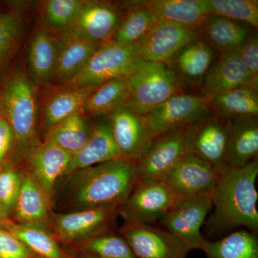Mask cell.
I'll use <instances>...</instances> for the list:
<instances>
[{"label":"cell","instance_id":"ffe728a7","mask_svg":"<svg viewBox=\"0 0 258 258\" xmlns=\"http://www.w3.org/2000/svg\"><path fill=\"white\" fill-rule=\"evenodd\" d=\"M258 116L230 119L226 168L245 166L257 159Z\"/></svg>","mask_w":258,"mask_h":258},{"label":"cell","instance_id":"8d00e7d4","mask_svg":"<svg viewBox=\"0 0 258 258\" xmlns=\"http://www.w3.org/2000/svg\"><path fill=\"white\" fill-rule=\"evenodd\" d=\"M23 29V19L18 13H0V67L9 60L16 50Z\"/></svg>","mask_w":258,"mask_h":258},{"label":"cell","instance_id":"4316f807","mask_svg":"<svg viewBox=\"0 0 258 258\" xmlns=\"http://www.w3.org/2000/svg\"><path fill=\"white\" fill-rule=\"evenodd\" d=\"M128 78L111 80L95 88L81 112L88 115H108L129 101Z\"/></svg>","mask_w":258,"mask_h":258},{"label":"cell","instance_id":"7c38bea8","mask_svg":"<svg viewBox=\"0 0 258 258\" xmlns=\"http://www.w3.org/2000/svg\"><path fill=\"white\" fill-rule=\"evenodd\" d=\"M120 8L105 2H86L64 34L101 45L111 41L123 19Z\"/></svg>","mask_w":258,"mask_h":258},{"label":"cell","instance_id":"d4e9b609","mask_svg":"<svg viewBox=\"0 0 258 258\" xmlns=\"http://www.w3.org/2000/svg\"><path fill=\"white\" fill-rule=\"evenodd\" d=\"M206 97L212 115L225 119L258 116V90L253 88L244 86Z\"/></svg>","mask_w":258,"mask_h":258},{"label":"cell","instance_id":"484cf974","mask_svg":"<svg viewBox=\"0 0 258 258\" xmlns=\"http://www.w3.org/2000/svg\"><path fill=\"white\" fill-rule=\"evenodd\" d=\"M58 52V41L45 30H37L28 49L29 69L37 82L53 79Z\"/></svg>","mask_w":258,"mask_h":258},{"label":"cell","instance_id":"5bb4252c","mask_svg":"<svg viewBox=\"0 0 258 258\" xmlns=\"http://www.w3.org/2000/svg\"><path fill=\"white\" fill-rule=\"evenodd\" d=\"M219 174L213 167L195 154L186 153L161 178L179 195L211 194Z\"/></svg>","mask_w":258,"mask_h":258},{"label":"cell","instance_id":"7402d4cb","mask_svg":"<svg viewBox=\"0 0 258 258\" xmlns=\"http://www.w3.org/2000/svg\"><path fill=\"white\" fill-rule=\"evenodd\" d=\"M195 30L200 39L219 53L237 50L250 34L244 24L210 14Z\"/></svg>","mask_w":258,"mask_h":258},{"label":"cell","instance_id":"44dd1931","mask_svg":"<svg viewBox=\"0 0 258 258\" xmlns=\"http://www.w3.org/2000/svg\"><path fill=\"white\" fill-rule=\"evenodd\" d=\"M71 157L69 153L47 141L34 150L31 157L32 176L49 200L57 180L64 176Z\"/></svg>","mask_w":258,"mask_h":258},{"label":"cell","instance_id":"8992f818","mask_svg":"<svg viewBox=\"0 0 258 258\" xmlns=\"http://www.w3.org/2000/svg\"><path fill=\"white\" fill-rule=\"evenodd\" d=\"M179 196L164 180L141 178L118 213L125 225H150L162 219Z\"/></svg>","mask_w":258,"mask_h":258},{"label":"cell","instance_id":"3957f363","mask_svg":"<svg viewBox=\"0 0 258 258\" xmlns=\"http://www.w3.org/2000/svg\"><path fill=\"white\" fill-rule=\"evenodd\" d=\"M0 116L9 123L19 145L35 144L37 118V90L26 74L18 71L0 89Z\"/></svg>","mask_w":258,"mask_h":258},{"label":"cell","instance_id":"e0dca14e","mask_svg":"<svg viewBox=\"0 0 258 258\" xmlns=\"http://www.w3.org/2000/svg\"><path fill=\"white\" fill-rule=\"evenodd\" d=\"M215 58L216 51L200 38L180 48L164 63L175 74L183 88H202Z\"/></svg>","mask_w":258,"mask_h":258},{"label":"cell","instance_id":"4dcf8cb0","mask_svg":"<svg viewBox=\"0 0 258 258\" xmlns=\"http://www.w3.org/2000/svg\"><path fill=\"white\" fill-rule=\"evenodd\" d=\"M128 13L122 19L111 41L122 45H134L157 23L151 10L140 1L126 3Z\"/></svg>","mask_w":258,"mask_h":258},{"label":"cell","instance_id":"cb8c5ba5","mask_svg":"<svg viewBox=\"0 0 258 258\" xmlns=\"http://www.w3.org/2000/svg\"><path fill=\"white\" fill-rule=\"evenodd\" d=\"M100 45L62 33L52 81L66 83L84 68Z\"/></svg>","mask_w":258,"mask_h":258},{"label":"cell","instance_id":"ab89813d","mask_svg":"<svg viewBox=\"0 0 258 258\" xmlns=\"http://www.w3.org/2000/svg\"><path fill=\"white\" fill-rule=\"evenodd\" d=\"M33 252L9 231L0 228V258H32Z\"/></svg>","mask_w":258,"mask_h":258},{"label":"cell","instance_id":"52a82bcc","mask_svg":"<svg viewBox=\"0 0 258 258\" xmlns=\"http://www.w3.org/2000/svg\"><path fill=\"white\" fill-rule=\"evenodd\" d=\"M212 209L211 194L179 195L160 221L190 250H203L207 240L201 229Z\"/></svg>","mask_w":258,"mask_h":258},{"label":"cell","instance_id":"5b68a950","mask_svg":"<svg viewBox=\"0 0 258 258\" xmlns=\"http://www.w3.org/2000/svg\"><path fill=\"white\" fill-rule=\"evenodd\" d=\"M135 45L102 43L81 71L64 83V88H95L111 80L128 78L139 60Z\"/></svg>","mask_w":258,"mask_h":258},{"label":"cell","instance_id":"ee69618b","mask_svg":"<svg viewBox=\"0 0 258 258\" xmlns=\"http://www.w3.org/2000/svg\"><path fill=\"white\" fill-rule=\"evenodd\" d=\"M37 258H44V257H37Z\"/></svg>","mask_w":258,"mask_h":258},{"label":"cell","instance_id":"30bf717a","mask_svg":"<svg viewBox=\"0 0 258 258\" xmlns=\"http://www.w3.org/2000/svg\"><path fill=\"white\" fill-rule=\"evenodd\" d=\"M121 235L137 258H187L190 249L168 230L147 225H125Z\"/></svg>","mask_w":258,"mask_h":258},{"label":"cell","instance_id":"60d3db41","mask_svg":"<svg viewBox=\"0 0 258 258\" xmlns=\"http://www.w3.org/2000/svg\"><path fill=\"white\" fill-rule=\"evenodd\" d=\"M15 138L9 123L0 116V164L9 153Z\"/></svg>","mask_w":258,"mask_h":258},{"label":"cell","instance_id":"d6a6232c","mask_svg":"<svg viewBox=\"0 0 258 258\" xmlns=\"http://www.w3.org/2000/svg\"><path fill=\"white\" fill-rule=\"evenodd\" d=\"M5 227L32 252L38 254L39 257L63 258L55 240L36 226L8 222Z\"/></svg>","mask_w":258,"mask_h":258},{"label":"cell","instance_id":"7bdbcfd3","mask_svg":"<svg viewBox=\"0 0 258 258\" xmlns=\"http://www.w3.org/2000/svg\"><path fill=\"white\" fill-rule=\"evenodd\" d=\"M84 258H96V257H95L94 256L91 255V254H86V256H85Z\"/></svg>","mask_w":258,"mask_h":258},{"label":"cell","instance_id":"7a4b0ae2","mask_svg":"<svg viewBox=\"0 0 258 258\" xmlns=\"http://www.w3.org/2000/svg\"><path fill=\"white\" fill-rule=\"evenodd\" d=\"M257 159L241 167L226 168L219 174L211 193L214 211L208 220L210 232L245 227L257 233Z\"/></svg>","mask_w":258,"mask_h":258},{"label":"cell","instance_id":"d6986e66","mask_svg":"<svg viewBox=\"0 0 258 258\" xmlns=\"http://www.w3.org/2000/svg\"><path fill=\"white\" fill-rule=\"evenodd\" d=\"M122 159L112 135L109 122H101L91 130L86 144L71 157L64 176L113 159Z\"/></svg>","mask_w":258,"mask_h":258},{"label":"cell","instance_id":"4fadbf2b","mask_svg":"<svg viewBox=\"0 0 258 258\" xmlns=\"http://www.w3.org/2000/svg\"><path fill=\"white\" fill-rule=\"evenodd\" d=\"M186 153L184 129L153 137L137 161L140 179H161Z\"/></svg>","mask_w":258,"mask_h":258},{"label":"cell","instance_id":"b9f144b4","mask_svg":"<svg viewBox=\"0 0 258 258\" xmlns=\"http://www.w3.org/2000/svg\"><path fill=\"white\" fill-rule=\"evenodd\" d=\"M8 222V212L0 203V226H5Z\"/></svg>","mask_w":258,"mask_h":258},{"label":"cell","instance_id":"83f0119b","mask_svg":"<svg viewBox=\"0 0 258 258\" xmlns=\"http://www.w3.org/2000/svg\"><path fill=\"white\" fill-rule=\"evenodd\" d=\"M48 198L32 176L23 177L14 210L20 224L36 226L46 218Z\"/></svg>","mask_w":258,"mask_h":258},{"label":"cell","instance_id":"d590c367","mask_svg":"<svg viewBox=\"0 0 258 258\" xmlns=\"http://www.w3.org/2000/svg\"><path fill=\"white\" fill-rule=\"evenodd\" d=\"M82 247L96 258H137L121 235L97 236L83 241Z\"/></svg>","mask_w":258,"mask_h":258},{"label":"cell","instance_id":"f1b7e54d","mask_svg":"<svg viewBox=\"0 0 258 258\" xmlns=\"http://www.w3.org/2000/svg\"><path fill=\"white\" fill-rule=\"evenodd\" d=\"M203 251L208 258H258L257 234L237 230L221 240H207Z\"/></svg>","mask_w":258,"mask_h":258},{"label":"cell","instance_id":"e575fe53","mask_svg":"<svg viewBox=\"0 0 258 258\" xmlns=\"http://www.w3.org/2000/svg\"><path fill=\"white\" fill-rule=\"evenodd\" d=\"M85 3L80 0L47 1L43 10L45 23L53 30L66 31L79 16Z\"/></svg>","mask_w":258,"mask_h":258},{"label":"cell","instance_id":"ba28073f","mask_svg":"<svg viewBox=\"0 0 258 258\" xmlns=\"http://www.w3.org/2000/svg\"><path fill=\"white\" fill-rule=\"evenodd\" d=\"M210 113L206 96L181 93L161 103L143 119L151 139L171 131L184 129Z\"/></svg>","mask_w":258,"mask_h":258},{"label":"cell","instance_id":"2e32d148","mask_svg":"<svg viewBox=\"0 0 258 258\" xmlns=\"http://www.w3.org/2000/svg\"><path fill=\"white\" fill-rule=\"evenodd\" d=\"M112 135L122 159L137 161L150 140L143 117L127 102L108 115Z\"/></svg>","mask_w":258,"mask_h":258},{"label":"cell","instance_id":"8fae6325","mask_svg":"<svg viewBox=\"0 0 258 258\" xmlns=\"http://www.w3.org/2000/svg\"><path fill=\"white\" fill-rule=\"evenodd\" d=\"M198 39L195 29L179 24L159 22L134 45L141 60L165 62L180 48Z\"/></svg>","mask_w":258,"mask_h":258},{"label":"cell","instance_id":"836d02e7","mask_svg":"<svg viewBox=\"0 0 258 258\" xmlns=\"http://www.w3.org/2000/svg\"><path fill=\"white\" fill-rule=\"evenodd\" d=\"M209 13L246 24L258 26L257 0H207Z\"/></svg>","mask_w":258,"mask_h":258},{"label":"cell","instance_id":"6da1fadb","mask_svg":"<svg viewBox=\"0 0 258 258\" xmlns=\"http://www.w3.org/2000/svg\"><path fill=\"white\" fill-rule=\"evenodd\" d=\"M140 179L137 161L116 159L69 175L57 198L66 212L118 207L125 203Z\"/></svg>","mask_w":258,"mask_h":258},{"label":"cell","instance_id":"f546056e","mask_svg":"<svg viewBox=\"0 0 258 258\" xmlns=\"http://www.w3.org/2000/svg\"><path fill=\"white\" fill-rule=\"evenodd\" d=\"M94 88H64L52 97L44 110L43 125L47 132L71 115L81 111Z\"/></svg>","mask_w":258,"mask_h":258},{"label":"cell","instance_id":"9a60e30c","mask_svg":"<svg viewBox=\"0 0 258 258\" xmlns=\"http://www.w3.org/2000/svg\"><path fill=\"white\" fill-rule=\"evenodd\" d=\"M116 213L118 208L110 206L60 214L55 229L64 241L87 240L107 234Z\"/></svg>","mask_w":258,"mask_h":258},{"label":"cell","instance_id":"ac0fdd59","mask_svg":"<svg viewBox=\"0 0 258 258\" xmlns=\"http://www.w3.org/2000/svg\"><path fill=\"white\" fill-rule=\"evenodd\" d=\"M244 86L254 88L238 52L232 50L219 53L205 76L202 88L204 95L208 96Z\"/></svg>","mask_w":258,"mask_h":258},{"label":"cell","instance_id":"f35d334b","mask_svg":"<svg viewBox=\"0 0 258 258\" xmlns=\"http://www.w3.org/2000/svg\"><path fill=\"white\" fill-rule=\"evenodd\" d=\"M243 62L252 86L258 89V37L257 33L249 34L237 50Z\"/></svg>","mask_w":258,"mask_h":258},{"label":"cell","instance_id":"1f68e13d","mask_svg":"<svg viewBox=\"0 0 258 258\" xmlns=\"http://www.w3.org/2000/svg\"><path fill=\"white\" fill-rule=\"evenodd\" d=\"M91 130L82 112L79 111L47 132V141L73 156L87 142Z\"/></svg>","mask_w":258,"mask_h":258},{"label":"cell","instance_id":"9c48e42d","mask_svg":"<svg viewBox=\"0 0 258 258\" xmlns=\"http://www.w3.org/2000/svg\"><path fill=\"white\" fill-rule=\"evenodd\" d=\"M230 119L212 113L184 129L186 152L195 154L220 174L226 169Z\"/></svg>","mask_w":258,"mask_h":258},{"label":"cell","instance_id":"277c9868","mask_svg":"<svg viewBox=\"0 0 258 258\" xmlns=\"http://www.w3.org/2000/svg\"><path fill=\"white\" fill-rule=\"evenodd\" d=\"M129 103L140 116L144 117L184 88L164 62H149L139 59L133 74L128 78Z\"/></svg>","mask_w":258,"mask_h":258},{"label":"cell","instance_id":"74e56055","mask_svg":"<svg viewBox=\"0 0 258 258\" xmlns=\"http://www.w3.org/2000/svg\"><path fill=\"white\" fill-rule=\"evenodd\" d=\"M23 177L13 169L0 171V203L8 213L14 210Z\"/></svg>","mask_w":258,"mask_h":258},{"label":"cell","instance_id":"603a6c76","mask_svg":"<svg viewBox=\"0 0 258 258\" xmlns=\"http://www.w3.org/2000/svg\"><path fill=\"white\" fill-rule=\"evenodd\" d=\"M157 23L169 22L196 29L209 13L207 0H144Z\"/></svg>","mask_w":258,"mask_h":258}]
</instances>
